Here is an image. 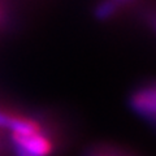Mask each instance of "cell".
Masks as SVG:
<instances>
[{"mask_svg": "<svg viewBox=\"0 0 156 156\" xmlns=\"http://www.w3.org/2000/svg\"><path fill=\"white\" fill-rule=\"evenodd\" d=\"M16 147L22 150L29 156H48L52 151V144L41 131L33 134H13Z\"/></svg>", "mask_w": 156, "mask_h": 156, "instance_id": "6da1fadb", "label": "cell"}, {"mask_svg": "<svg viewBox=\"0 0 156 156\" xmlns=\"http://www.w3.org/2000/svg\"><path fill=\"white\" fill-rule=\"evenodd\" d=\"M133 104L140 113L156 117V86L138 92L133 99Z\"/></svg>", "mask_w": 156, "mask_h": 156, "instance_id": "7a4b0ae2", "label": "cell"}, {"mask_svg": "<svg viewBox=\"0 0 156 156\" xmlns=\"http://www.w3.org/2000/svg\"><path fill=\"white\" fill-rule=\"evenodd\" d=\"M108 2H111L112 4H113V7H115L116 9H119V7H120V5H122L124 3L129 2V0H108Z\"/></svg>", "mask_w": 156, "mask_h": 156, "instance_id": "3957f363", "label": "cell"}, {"mask_svg": "<svg viewBox=\"0 0 156 156\" xmlns=\"http://www.w3.org/2000/svg\"><path fill=\"white\" fill-rule=\"evenodd\" d=\"M17 155H18V156H29L27 154H25L22 150H20V148H17Z\"/></svg>", "mask_w": 156, "mask_h": 156, "instance_id": "277c9868", "label": "cell"}]
</instances>
